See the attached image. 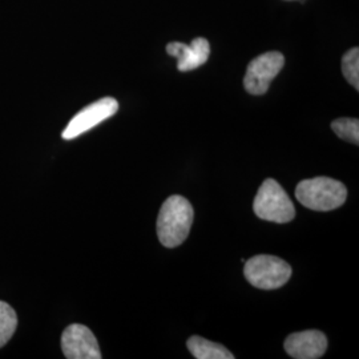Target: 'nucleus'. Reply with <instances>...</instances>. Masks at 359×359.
<instances>
[{
    "instance_id": "1",
    "label": "nucleus",
    "mask_w": 359,
    "mask_h": 359,
    "mask_svg": "<svg viewBox=\"0 0 359 359\" xmlns=\"http://www.w3.org/2000/svg\"><path fill=\"white\" fill-rule=\"evenodd\" d=\"M194 210L191 203L179 194L165 200L157 217V237L165 248L182 244L192 228Z\"/></svg>"
},
{
    "instance_id": "2",
    "label": "nucleus",
    "mask_w": 359,
    "mask_h": 359,
    "mask_svg": "<svg viewBox=\"0 0 359 359\" xmlns=\"http://www.w3.org/2000/svg\"><path fill=\"white\" fill-rule=\"evenodd\" d=\"M295 197L301 205L316 212H330L346 201V187L330 177L304 180L297 185Z\"/></svg>"
},
{
    "instance_id": "3",
    "label": "nucleus",
    "mask_w": 359,
    "mask_h": 359,
    "mask_svg": "<svg viewBox=\"0 0 359 359\" xmlns=\"http://www.w3.org/2000/svg\"><path fill=\"white\" fill-rule=\"evenodd\" d=\"M253 209L257 217L276 224H286L295 217V208L290 197L273 179L265 180L258 189Z\"/></svg>"
},
{
    "instance_id": "4",
    "label": "nucleus",
    "mask_w": 359,
    "mask_h": 359,
    "mask_svg": "<svg viewBox=\"0 0 359 359\" xmlns=\"http://www.w3.org/2000/svg\"><path fill=\"white\" fill-rule=\"evenodd\" d=\"M290 265L280 257H252L245 262L244 274L246 280L255 287L262 290H274L283 287L292 277Z\"/></svg>"
},
{
    "instance_id": "5",
    "label": "nucleus",
    "mask_w": 359,
    "mask_h": 359,
    "mask_svg": "<svg viewBox=\"0 0 359 359\" xmlns=\"http://www.w3.org/2000/svg\"><path fill=\"white\" fill-rule=\"evenodd\" d=\"M285 57L281 52L271 51L262 53L253 59L244 77V87L248 93L261 96L269 90L271 81L281 72Z\"/></svg>"
},
{
    "instance_id": "6",
    "label": "nucleus",
    "mask_w": 359,
    "mask_h": 359,
    "mask_svg": "<svg viewBox=\"0 0 359 359\" xmlns=\"http://www.w3.org/2000/svg\"><path fill=\"white\" fill-rule=\"evenodd\" d=\"M118 111V103L114 97H103L99 102L83 108L65 127L62 137L65 140H74L80 135L88 132L107 118L112 117Z\"/></svg>"
},
{
    "instance_id": "7",
    "label": "nucleus",
    "mask_w": 359,
    "mask_h": 359,
    "mask_svg": "<svg viewBox=\"0 0 359 359\" xmlns=\"http://www.w3.org/2000/svg\"><path fill=\"white\" fill-rule=\"evenodd\" d=\"M62 350L68 359H102L96 337L84 325H69L62 335Z\"/></svg>"
},
{
    "instance_id": "8",
    "label": "nucleus",
    "mask_w": 359,
    "mask_h": 359,
    "mask_svg": "<svg viewBox=\"0 0 359 359\" xmlns=\"http://www.w3.org/2000/svg\"><path fill=\"white\" fill-rule=\"evenodd\" d=\"M285 351L295 359H317L327 348V338L320 330H306L290 334L285 341Z\"/></svg>"
},
{
    "instance_id": "9",
    "label": "nucleus",
    "mask_w": 359,
    "mask_h": 359,
    "mask_svg": "<svg viewBox=\"0 0 359 359\" xmlns=\"http://www.w3.org/2000/svg\"><path fill=\"white\" fill-rule=\"evenodd\" d=\"M167 53L177 59L179 71L188 72L205 65L210 55V46L204 38L193 39L189 46L180 41H172L167 46Z\"/></svg>"
},
{
    "instance_id": "10",
    "label": "nucleus",
    "mask_w": 359,
    "mask_h": 359,
    "mask_svg": "<svg viewBox=\"0 0 359 359\" xmlns=\"http://www.w3.org/2000/svg\"><path fill=\"white\" fill-rule=\"evenodd\" d=\"M187 347L191 351L194 358L197 359H233L234 355L225 346L217 342L208 341L205 338L193 335L188 342Z\"/></svg>"
},
{
    "instance_id": "11",
    "label": "nucleus",
    "mask_w": 359,
    "mask_h": 359,
    "mask_svg": "<svg viewBox=\"0 0 359 359\" xmlns=\"http://www.w3.org/2000/svg\"><path fill=\"white\" fill-rule=\"evenodd\" d=\"M18 327V316L8 304L0 301V347L4 346Z\"/></svg>"
},
{
    "instance_id": "12",
    "label": "nucleus",
    "mask_w": 359,
    "mask_h": 359,
    "mask_svg": "<svg viewBox=\"0 0 359 359\" xmlns=\"http://www.w3.org/2000/svg\"><path fill=\"white\" fill-rule=\"evenodd\" d=\"M332 129L334 133L348 142H353L355 145L359 144V121L358 118H337L332 123Z\"/></svg>"
},
{
    "instance_id": "13",
    "label": "nucleus",
    "mask_w": 359,
    "mask_h": 359,
    "mask_svg": "<svg viewBox=\"0 0 359 359\" xmlns=\"http://www.w3.org/2000/svg\"><path fill=\"white\" fill-rule=\"evenodd\" d=\"M342 74L347 81L359 90V50L357 47L348 50L342 57Z\"/></svg>"
}]
</instances>
